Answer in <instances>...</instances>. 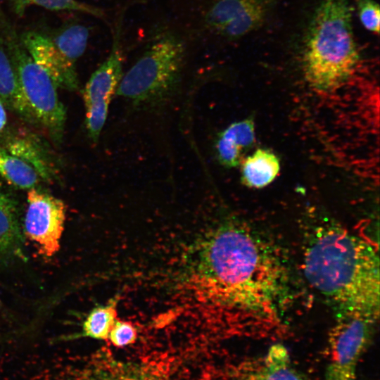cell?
<instances>
[{"label":"cell","mask_w":380,"mask_h":380,"mask_svg":"<svg viewBox=\"0 0 380 380\" xmlns=\"http://www.w3.org/2000/svg\"><path fill=\"white\" fill-rule=\"evenodd\" d=\"M0 145L32 167L42 180L53 179L55 172L52 164L42 148L31 138L19 135L8 137Z\"/></svg>","instance_id":"e0dca14e"},{"label":"cell","mask_w":380,"mask_h":380,"mask_svg":"<svg viewBox=\"0 0 380 380\" xmlns=\"http://www.w3.org/2000/svg\"><path fill=\"white\" fill-rule=\"evenodd\" d=\"M306 236L303 264L309 284L339 315L377 319L379 260L376 249L341 225H314Z\"/></svg>","instance_id":"7a4b0ae2"},{"label":"cell","mask_w":380,"mask_h":380,"mask_svg":"<svg viewBox=\"0 0 380 380\" xmlns=\"http://www.w3.org/2000/svg\"><path fill=\"white\" fill-rule=\"evenodd\" d=\"M348 0H322L304 37L302 65L315 89L333 90L357 70L361 56L352 25Z\"/></svg>","instance_id":"3957f363"},{"label":"cell","mask_w":380,"mask_h":380,"mask_svg":"<svg viewBox=\"0 0 380 380\" xmlns=\"http://www.w3.org/2000/svg\"><path fill=\"white\" fill-rule=\"evenodd\" d=\"M122 76V55L116 34L110 53L91 75L82 91L86 127L94 142L98 141L106 122L111 98Z\"/></svg>","instance_id":"ba28073f"},{"label":"cell","mask_w":380,"mask_h":380,"mask_svg":"<svg viewBox=\"0 0 380 380\" xmlns=\"http://www.w3.org/2000/svg\"><path fill=\"white\" fill-rule=\"evenodd\" d=\"M0 178L21 189L35 187L42 180L36 171L0 145Z\"/></svg>","instance_id":"d6986e66"},{"label":"cell","mask_w":380,"mask_h":380,"mask_svg":"<svg viewBox=\"0 0 380 380\" xmlns=\"http://www.w3.org/2000/svg\"><path fill=\"white\" fill-rule=\"evenodd\" d=\"M0 309H1V303H0Z\"/></svg>","instance_id":"d4e9b609"},{"label":"cell","mask_w":380,"mask_h":380,"mask_svg":"<svg viewBox=\"0 0 380 380\" xmlns=\"http://www.w3.org/2000/svg\"><path fill=\"white\" fill-rule=\"evenodd\" d=\"M184 54V46L177 37L160 36L122 76L116 94L137 106L165 104L179 86Z\"/></svg>","instance_id":"277c9868"},{"label":"cell","mask_w":380,"mask_h":380,"mask_svg":"<svg viewBox=\"0 0 380 380\" xmlns=\"http://www.w3.org/2000/svg\"><path fill=\"white\" fill-rule=\"evenodd\" d=\"M23 242L16 202L0 186V258L22 256Z\"/></svg>","instance_id":"9a60e30c"},{"label":"cell","mask_w":380,"mask_h":380,"mask_svg":"<svg viewBox=\"0 0 380 380\" xmlns=\"http://www.w3.org/2000/svg\"><path fill=\"white\" fill-rule=\"evenodd\" d=\"M198 248L193 277L210 315L251 334L280 327L289 277L272 244L251 227L230 222L214 228Z\"/></svg>","instance_id":"6da1fadb"},{"label":"cell","mask_w":380,"mask_h":380,"mask_svg":"<svg viewBox=\"0 0 380 380\" xmlns=\"http://www.w3.org/2000/svg\"><path fill=\"white\" fill-rule=\"evenodd\" d=\"M0 99L5 107L27 122H37L20 89L0 29Z\"/></svg>","instance_id":"4fadbf2b"},{"label":"cell","mask_w":380,"mask_h":380,"mask_svg":"<svg viewBox=\"0 0 380 380\" xmlns=\"http://www.w3.org/2000/svg\"><path fill=\"white\" fill-rule=\"evenodd\" d=\"M279 170L278 157L267 149L258 148L243 160L241 181L248 187L262 188L273 182Z\"/></svg>","instance_id":"2e32d148"},{"label":"cell","mask_w":380,"mask_h":380,"mask_svg":"<svg viewBox=\"0 0 380 380\" xmlns=\"http://www.w3.org/2000/svg\"><path fill=\"white\" fill-rule=\"evenodd\" d=\"M0 29L20 89L37 123L46 129L54 142L60 144L64 134L66 110L58 98L56 84L32 59L15 28L1 10Z\"/></svg>","instance_id":"5b68a950"},{"label":"cell","mask_w":380,"mask_h":380,"mask_svg":"<svg viewBox=\"0 0 380 380\" xmlns=\"http://www.w3.org/2000/svg\"><path fill=\"white\" fill-rule=\"evenodd\" d=\"M137 329L128 321L116 319L108 334V339L117 348H123L134 343L137 339Z\"/></svg>","instance_id":"7402d4cb"},{"label":"cell","mask_w":380,"mask_h":380,"mask_svg":"<svg viewBox=\"0 0 380 380\" xmlns=\"http://www.w3.org/2000/svg\"><path fill=\"white\" fill-rule=\"evenodd\" d=\"M271 0H216L205 15L215 33L236 39L260 27L267 17Z\"/></svg>","instance_id":"9c48e42d"},{"label":"cell","mask_w":380,"mask_h":380,"mask_svg":"<svg viewBox=\"0 0 380 380\" xmlns=\"http://www.w3.org/2000/svg\"><path fill=\"white\" fill-rule=\"evenodd\" d=\"M117 300L113 299L106 305L93 308L83 322L82 335L97 340H107L117 319Z\"/></svg>","instance_id":"ffe728a7"},{"label":"cell","mask_w":380,"mask_h":380,"mask_svg":"<svg viewBox=\"0 0 380 380\" xmlns=\"http://www.w3.org/2000/svg\"><path fill=\"white\" fill-rule=\"evenodd\" d=\"M376 319L337 316L329 333V355L323 380H355L359 361L372 338Z\"/></svg>","instance_id":"8992f818"},{"label":"cell","mask_w":380,"mask_h":380,"mask_svg":"<svg viewBox=\"0 0 380 380\" xmlns=\"http://www.w3.org/2000/svg\"><path fill=\"white\" fill-rule=\"evenodd\" d=\"M357 12L364 27L371 32H379V6L374 0H357Z\"/></svg>","instance_id":"603a6c76"},{"label":"cell","mask_w":380,"mask_h":380,"mask_svg":"<svg viewBox=\"0 0 380 380\" xmlns=\"http://www.w3.org/2000/svg\"><path fill=\"white\" fill-rule=\"evenodd\" d=\"M24 220L25 233L40 254L49 258L60 248L64 229L65 207L63 201L37 189H28Z\"/></svg>","instance_id":"52a82bcc"},{"label":"cell","mask_w":380,"mask_h":380,"mask_svg":"<svg viewBox=\"0 0 380 380\" xmlns=\"http://www.w3.org/2000/svg\"><path fill=\"white\" fill-rule=\"evenodd\" d=\"M78 380H165L149 366L120 361L106 355L94 359Z\"/></svg>","instance_id":"8fae6325"},{"label":"cell","mask_w":380,"mask_h":380,"mask_svg":"<svg viewBox=\"0 0 380 380\" xmlns=\"http://www.w3.org/2000/svg\"><path fill=\"white\" fill-rule=\"evenodd\" d=\"M48 34L61 53L70 63L76 65L87 46L88 28L81 24L70 23Z\"/></svg>","instance_id":"ac0fdd59"},{"label":"cell","mask_w":380,"mask_h":380,"mask_svg":"<svg viewBox=\"0 0 380 380\" xmlns=\"http://www.w3.org/2000/svg\"><path fill=\"white\" fill-rule=\"evenodd\" d=\"M6 109V108L0 99V136L3 135V132L7 125V115Z\"/></svg>","instance_id":"cb8c5ba5"},{"label":"cell","mask_w":380,"mask_h":380,"mask_svg":"<svg viewBox=\"0 0 380 380\" xmlns=\"http://www.w3.org/2000/svg\"><path fill=\"white\" fill-rule=\"evenodd\" d=\"M19 37L32 59L48 73L57 87L68 91L78 89L76 65L61 53L48 32L27 30Z\"/></svg>","instance_id":"30bf717a"},{"label":"cell","mask_w":380,"mask_h":380,"mask_svg":"<svg viewBox=\"0 0 380 380\" xmlns=\"http://www.w3.org/2000/svg\"><path fill=\"white\" fill-rule=\"evenodd\" d=\"M255 139L253 118L231 124L217 139L215 148L218 160L227 167H236L241 162L243 152L253 146Z\"/></svg>","instance_id":"7c38bea8"},{"label":"cell","mask_w":380,"mask_h":380,"mask_svg":"<svg viewBox=\"0 0 380 380\" xmlns=\"http://www.w3.org/2000/svg\"><path fill=\"white\" fill-rule=\"evenodd\" d=\"M13 13L19 17L31 6H37L55 11H78L101 17L103 13L99 8L77 0H8Z\"/></svg>","instance_id":"44dd1931"},{"label":"cell","mask_w":380,"mask_h":380,"mask_svg":"<svg viewBox=\"0 0 380 380\" xmlns=\"http://www.w3.org/2000/svg\"><path fill=\"white\" fill-rule=\"evenodd\" d=\"M236 380H306L293 365L288 349L281 343L272 345L260 365Z\"/></svg>","instance_id":"5bb4252c"}]
</instances>
